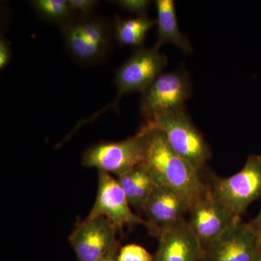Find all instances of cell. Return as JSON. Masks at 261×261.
<instances>
[{"instance_id": "cell-23", "label": "cell", "mask_w": 261, "mask_h": 261, "mask_svg": "<svg viewBox=\"0 0 261 261\" xmlns=\"http://www.w3.org/2000/svg\"><path fill=\"white\" fill-rule=\"evenodd\" d=\"M250 223H251L253 227L261 234V208L256 217L252 220Z\"/></svg>"}, {"instance_id": "cell-5", "label": "cell", "mask_w": 261, "mask_h": 261, "mask_svg": "<svg viewBox=\"0 0 261 261\" xmlns=\"http://www.w3.org/2000/svg\"><path fill=\"white\" fill-rule=\"evenodd\" d=\"M167 63V58L155 45L152 47L140 48L135 51L116 72L114 84L118 91L116 99L90 118L81 121L79 127L84 123H90L108 110H118V102L124 94L142 93L162 74ZM76 128H79L78 126Z\"/></svg>"}, {"instance_id": "cell-19", "label": "cell", "mask_w": 261, "mask_h": 261, "mask_svg": "<svg viewBox=\"0 0 261 261\" xmlns=\"http://www.w3.org/2000/svg\"><path fill=\"white\" fill-rule=\"evenodd\" d=\"M151 3L152 2L147 0H118L113 2L121 9L137 15H147Z\"/></svg>"}, {"instance_id": "cell-1", "label": "cell", "mask_w": 261, "mask_h": 261, "mask_svg": "<svg viewBox=\"0 0 261 261\" xmlns=\"http://www.w3.org/2000/svg\"><path fill=\"white\" fill-rule=\"evenodd\" d=\"M149 128L145 163L155 185L177 192L193 205L209 190L200 171L171 149L162 132Z\"/></svg>"}, {"instance_id": "cell-8", "label": "cell", "mask_w": 261, "mask_h": 261, "mask_svg": "<svg viewBox=\"0 0 261 261\" xmlns=\"http://www.w3.org/2000/svg\"><path fill=\"white\" fill-rule=\"evenodd\" d=\"M97 216L106 218L118 230L137 225L149 227L147 221L132 211L118 179L102 171H99L97 197L87 219Z\"/></svg>"}, {"instance_id": "cell-2", "label": "cell", "mask_w": 261, "mask_h": 261, "mask_svg": "<svg viewBox=\"0 0 261 261\" xmlns=\"http://www.w3.org/2000/svg\"><path fill=\"white\" fill-rule=\"evenodd\" d=\"M65 49L75 63L93 65L107 60L112 49V22L92 15L75 16L62 27Z\"/></svg>"}, {"instance_id": "cell-15", "label": "cell", "mask_w": 261, "mask_h": 261, "mask_svg": "<svg viewBox=\"0 0 261 261\" xmlns=\"http://www.w3.org/2000/svg\"><path fill=\"white\" fill-rule=\"evenodd\" d=\"M126 194L130 206L143 211L146 202L155 187V182L146 163L117 178Z\"/></svg>"}, {"instance_id": "cell-9", "label": "cell", "mask_w": 261, "mask_h": 261, "mask_svg": "<svg viewBox=\"0 0 261 261\" xmlns=\"http://www.w3.org/2000/svg\"><path fill=\"white\" fill-rule=\"evenodd\" d=\"M260 251V233L240 219L204 248V260L253 261Z\"/></svg>"}, {"instance_id": "cell-10", "label": "cell", "mask_w": 261, "mask_h": 261, "mask_svg": "<svg viewBox=\"0 0 261 261\" xmlns=\"http://www.w3.org/2000/svg\"><path fill=\"white\" fill-rule=\"evenodd\" d=\"M188 222L203 248L219 238L241 218L215 198L210 190L191 206Z\"/></svg>"}, {"instance_id": "cell-6", "label": "cell", "mask_w": 261, "mask_h": 261, "mask_svg": "<svg viewBox=\"0 0 261 261\" xmlns=\"http://www.w3.org/2000/svg\"><path fill=\"white\" fill-rule=\"evenodd\" d=\"M215 198L238 217L261 196V156L252 154L239 172L215 178L209 187Z\"/></svg>"}, {"instance_id": "cell-11", "label": "cell", "mask_w": 261, "mask_h": 261, "mask_svg": "<svg viewBox=\"0 0 261 261\" xmlns=\"http://www.w3.org/2000/svg\"><path fill=\"white\" fill-rule=\"evenodd\" d=\"M118 229L106 218L86 219L77 225L69 242L78 261H99L116 246Z\"/></svg>"}, {"instance_id": "cell-3", "label": "cell", "mask_w": 261, "mask_h": 261, "mask_svg": "<svg viewBox=\"0 0 261 261\" xmlns=\"http://www.w3.org/2000/svg\"><path fill=\"white\" fill-rule=\"evenodd\" d=\"M145 124L162 132L171 149L199 171L212 155L210 146L187 116L185 108L158 115L145 121Z\"/></svg>"}, {"instance_id": "cell-22", "label": "cell", "mask_w": 261, "mask_h": 261, "mask_svg": "<svg viewBox=\"0 0 261 261\" xmlns=\"http://www.w3.org/2000/svg\"><path fill=\"white\" fill-rule=\"evenodd\" d=\"M119 250V245H118V243L116 246L113 247L111 251L108 252L107 255H105V256L99 261H118V255Z\"/></svg>"}, {"instance_id": "cell-14", "label": "cell", "mask_w": 261, "mask_h": 261, "mask_svg": "<svg viewBox=\"0 0 261 261\" xmlns=\"http://www.w3.org/2000/svg\"><path fill=\"white\" fill-rule=\"evenodd\" d=\"M157 10V42L154 45L161 48L164 44L176 46L185 54L193 51L190 40L180 30L178 27L176 8L173 0H157L155 1Z\"/></svg>"}, {"instance_id": "cell-18", "label": "cell", "mask_w": 261, "mask_h": 261, "mask_svg": "<svg viewBox=\"0 0 261 261\" xmlns=\"http://www.w3.org/2000/svg\"><path fill=\"white\" fill-rule=\"evenodd\" d=\"M153 257L145 247L129 244L120 248L118 261H152Z\"/></svg>"}, {"instance_id": "cell-7", "label": "cell", "mask_w": 261, "mask_h": 261, "mask_svg": "<svg viewBox=\"0 0 261 261\" xmlns=\"http://www.w3.org/2000/svg\"><path fill=\"white\" fill-rule=\"evenodd\" d=\"M190 77L184 70L162 73L142 93L140 111L145 121L185 108L191 95Z\"/></svg>"}, {"instance_id": "cell-16", "label": "cell", "mask_w": 261, "mask_h": 261, "mask_svg": "<svg viewBox=\"0 0 261 261\" xmlns=\"http://www.w3.org/2000/svg\"><path fill=\"white\" fill-rule=\"evenodd\" d=\"M156 24V20L149 18L147 15L128 18L116 16L112 21L113 37L122 47H140Z\"/></svg>"}, {"instance_id": "cell-21", "label": "cell", "mask_w": 261, "mask_h": 261, "mask_svg": "<svg viewBox=\"0 0 261 261\" xmlns=\"http://www.w3.org/2000/svg\"><path fill=\"white\" fill-rule=\"evenodd\" d=\"M12 58V49L10 41L1 34L0 38V69L3 70L9 64Z\"/></svg>"}, {"instance_id": "cell-24", "label": "cell", "mask_w": 261, "mask_h": 261, "mask_svg": "<svg viewBox=\"0 0 261 261\" xmlns=\"http://www.w3.org/2000/svg\"><path fill=\"white\" fill-rule=\"evenodd\" d=\"M253 261H261V251L257 254L256 257L254 259Z\"/></svg>"}, {"instance_id": "cell-13", "label": "cell", "mask_w": 261, "mask_h": 261, "mask_svg": "<svg viewBox=\"0 0 261 261\" xmlns=\"http://www.w3.org/2000/svg\"><path fill=\"white\" fill-rule=\"evenodd\" d=\"M191 206V203L177 192L156 185L143 209L149 231L158 236L162 228L185 219L184 216L190 211Z\"/></svg>"}, {"instance_id": "cell-12", "label": "cell", "mask_w": 261, "mask_h": 261, "mask_svg": "<svg viewBox=\"0 0 261 261\" xmlns=\"http://www.w3.org/2000/svg\"><path fill=\"white\" fill-rule=\"evenodd\" d=\"M152 261H202L204 248L185 219L159 231Z\"/></svg>"}, {"instance_id": "cell-17", "label": "cell", "mask_w": 261, "mask_h": 261, "mask_svg": "<svg viewBox=\"0 0 261 261\" xmlns=\"http://www.w3.org/2000/svg\"><path fill=\"white\" fill-rule=\"evenodd\" d=\"M29 3L39 18L60 29L75 17L68 0H33Z\"/></svg>"}, {"instance_id": "cell-20", "label": "cell", "mask_w": 261, "mask_h": 261, "mask_svg": "<svg viewBox=\"0 0 261 261\" xmlns=\"http://www.w3.org/2000/svg\"><path fill=\"white\" fill-rule=\"evenodd\" d=\"M68 3L75 16L94 15V11L99 4V2L95 0H68Z\"/></svg>"}, {"instance_id": "cell-4", "label": "cell", "mask_w": 261, "mask_h": 261, "mask_svg": "<svg viewBox=\"0 0 261 261\" xmlns=\"http://www.w3.org/2000/svg\"><path fill=\"white\" fill-rule=\"evenodd\" d=\"M149 135V128L144 124L136 135L126 140L92 145L84 152L82 164L119 177L145 163Z\"/></svg>"}]
</instances>
